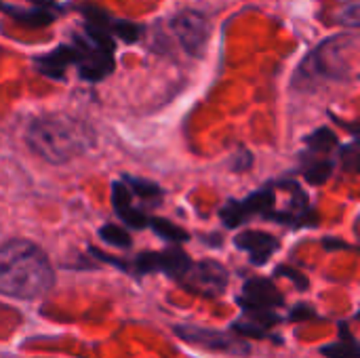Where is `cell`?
<instances>
[{"instance_id":"obj_1","label":"cell","mask_w":360,"mask_h":358,"mask_svg":"<svg viewBox=\"0 0 360 358\" xmlns=\"http://www.w3.org/2000/svg\"><path fill=\"white\" fill-rule=\"evenodd\" d=\"M55 283V274L46 253L21 238L2 245L0 251V291L17 300L42 298Z\"/></svg>"},{"instance_id":"obj_2","label":"cell","mask_w":360,"mask_h":358,"mask_svg":"<svg viewBox=\"0 0 360 358\" xmlns=\"http://www.w3.org/2000/svg\"><path fill=\"white\" fill-rule=\"evenodd\" d=\"M93 141L86 124L68 116H40L25 129L27 148L49 165H65Z\"/></svg>"},{"instance_id":"obj_3","label":"cell","mask_w":360,"mask_h":358,"mask_svg":"<svg viewBox=\"0 0 360 358\" xmlns=\"http://www.w3.org/2000/svg\"><path fill=\"white\" fill-rule=\"evenodd\" d=\"M342 38L323 42L314 53H310L297 68L293 84L297 89H312L323 80H340L346 74Z\"/></svg>"},{"instance_id":"obj_4","label":"cell","mask_w":360,"mask_h":358,"mask_svg":"<svg viewBox=\"0 0 360 358\" xmlns=\"http://www.w3.org/2000/svg\"><path fill=\"white\" fill-rule=\"evenodd\" d=\"M175 335L181 338L184 342H188L192 346H200L205 350L224 352L230 357H249L251 354V348L247 342H243L226 331L205 329V327H196V325H177Z\"/></svg>"},{"instance_id":"obj_5","label":"cell","mask_w":360,"mask_h":358,"mask_svg":"<svg viewBox=\"0 0 360 358\" xmlns=\"http://www.w3.org/2000/svg\"><path fill=\"white\" fill-rule=\"evenodd\" d=\"M171 30L177 36L181 49L188 55L198 57V55H202V51L207 46L209 34H211V21L200 11L186 8L171 17Z\"/></svg>"},{"instance_id":"obj_6","label":"cell","mask_w":360,"mask_h":358,"mask_svg":"<svg viewBox=\"0 0 360 358\" xmlns=\"http://www.w3.org/2000/svg\"><path fill=\"white\" fill-rule=\"evenodd\" d=\"M194 262L188 253H184L179 247H169L165 251H143L133 262V272L143 276L152 272H165L175 281H181L190 270Z\"/></svg>"},{"instance_id":"obj_7","label":"cell","mask_w":360,"mask_h":358,"mask_svg":"<svg viewBox=\"0 0 360 358\" xmlns=\"http://www.w3.org/2000/svg\"><path fill=\"white\" fill-rule=\"evenodd\" d=\"M274 203H276L274 188L268 186V188L247 196L245 200H228L219 209V217L226 228H236V226H243L251 215L268 217L274 211Z\"/></svg>"},{"instance_id":"obj_8","label":"cell","mask_w":360,"mask_h":358,"mask_svg":"<svg viewBox=\"0 0 360 358\" xmlns=\"http://www.w3.org/2000/svg\"><path fill=\"white\" fill-rule=\"evenodd\" d=\"M228 270L213 260H202L192 266V270L179 281L190 293L202 298H217L228 287Z\"/></svg>"},{"instance_id":"obj_9","label":"cell","mask_w":360,"mask_h":358,"mask_svg":"<svg viewBox=\"0 0 360 358\" xmlns=\"http://www.w3.org/2000/svg\"><path fill=\"white\" fill-rule=\"evenodd\" d=\"M74 42L80 49V61H78L80 78L97 82V80H103L105 76L112 74V70H114V49H105V46L95 44L86 34L84 36H74Z\"/></svg>"},{"instance_id":"obj_10","label":"cell","mask_w":360,"mask_h":358,"mask_svg":"<svg viewBox=\"0 0 360 358\" xmlns=\"http://www.w3.org/2000/svg\"><path fill=\"white\" fill-rule=\"evenodd\" d=\"M243 310H274L285 304L283 293L270 279H249L238 298Z\"/></svg>"},{"instance_id":"obj_11","label":"cell","mask_w":360,"mask_h":358,"mask_svg":"<svg viewBox=\"0 0 360 358\" xmlns=\"http://www.w3.org/2000/svg\"><path fill=\"white\" fill-rule=\"evenodd\" d=\"M234 245L243 251L249 253V260L251 264L255 266H264L281 247L278 238L268 234V232H259V230H247V232H240L236 238H234Z\"/></svg>"},{"instance_id":"obj_12","label":"cell","mask_w":360,"mask_h":358,"mask_svg":"<svg viewBox=\"0 0 360 358\" xmlns=\"http://www.w3.org/2000/svg\"><path fill=\"white\" fill-rule=\"evenodd\" d=\"M78 61H80V49L74 42V44H59L51 53L36 57L34 59V68L40 74H44V76H49L53 80H61L65 76V68L70 63L78 65Z\"/></svg>"},{"instance_id":"obj_13","label":"cell","mask_w":360,"mask_h":358,"mask_svg":"<svg viewBox=\"0 0 360 358\" xmlns=\"http://www.w3.org/2000/svg\"><path fill=\"white\" fill-rule=\"evenodd\" d=\"M131 190L122 184V181H114L112 184V205H114V211L116 215L131 228L135 230H141L146 226H150V219L139 211V209H133L131 205Z\"/></svg>"},{"instance_id":"obj_14","label":"cell","mask_w":360,"mask_h":358,"mask_svg":"<svg viewBox=\"0 0 360 358\" xmlns=\"http://www.w3.org/2000/svg\"><path fill=\"white\" fill-rule=\"evenodd\" d=\"M281 317L272 310H245V321H236L232 325V331L238 335H251L257 340L268 338V329L278 325Z\"/></svg>"},{"instance_id":"obj_15","label":"cell","mask_w":360,"mask_h":358,"mask_svg":"<svg viewBox=\"0 0 360 358\" xmlns=\"http://www.w3.org/2000/svg\"><path fill=\"white\" fill-rule=\"evenodd\" d=\"M4 13L13 17V21L30 25V27H44L55 21V13L51 6H36V8H13L11 4H4Z\"/></svg>"},{"instance_id":"obj_16","label":"cell","mask_w":360,"mask_h":358,"mask_svg":"<svg viewBox=\"0 0 360 358\" xmlns=\"http://www.w3.org/2000/svg\"><path fill=\"white\" fill-rule=\"evenodd\" d=\"M340 329H342V340L321 348V354L325 358H360V344L350 335L348 325L340 323Z\"/></svg>"},{"instance_id":"obj_17","label":"cell","mask_w":360,"mask_h":358,"mask_svg":"<svg viewBox=\"0 0 360 358\" xmlns=\"http://www.w3.org/2000/svg\"><path fill=\"white\" fill-rule=\"evenodd\" d=\"M333 160H327V158H316V156H312V154H308V162L304 165V177H306V181L308 184H312V186H321V184H325L329 177H331V173H333Z\"/></svg>"},{"instance_id":"obj_18","label":"cell","mask_w":360,"mask_h":358,"mask_svg":"<svg viewBox=\"0 0 360 358\" xmlns=\"http://www.w3.org/2000/svg\"><path fill=\"white\" fill-rule=\"evenodd\" d=\"M335 146H338V135L327 127H323L306 137V148H308V154H312V156L329 154Z\"/></svg>"},{"instance_id":"obj_19","label":"cell","mask_w":360,"mask_h":358,"mask_svg":"<svg viewBox=\"0 0 360 358\" xmlns=\"http://www.w3.org/2000/svg\"><path fill=\"white\" fill-rule=\"evenodd\" d=\"M150 226H152V230L160 236V238H165V241H169V243H188L190 241V234L184 230V228H179L177 224H173V222H169V219H162V217H152L150 219Z\"/></svg>"},{"instance_id":"obj_20","label":"cell","mask_w":360,"mask_h":358,"mask_svg":"<svg viewBox=\"0 0 360 358\" xmlns=\"http://www.w3.org/2000/svg\"><path fill=\"white\" fill-rule=\"evenodd\" d=\"M124 181L131 186V192L133 194H137L139 198H143V200H158L160 196H162V190H160V186L158 184H154V181H150V179H141V177H124Z\"/></svg>"},{"instance_id":"obj_21","label":"cell","mask_w":360,"mask_h":358,"mask_svg":"<svg viewBox=\"0 0 360 358\" xmlns=\"http://www.w3.org/2000/svg\"><path fill=\"white\" fill-rule=\"evenodd\" d=\"M99 238L112 247H120V249H129L131 247V236L127 230H122L116 224H105L99 228Z\"/></svg>"},{"instance_id":"obj_22","label":"cell","mask_w":360,"mask_h":358,"mask_svg":"<svg viewBox=\"0 0 360 358\" xmlns=\"http://www.w3.org/2000/svg\"><path fill=\"white\" fill-rule=\"evenodd\" d=\"M80 13L84 15V19H86L89 25H97V27H101V30L112 32L114 21H112V17H110L101 6H97V4H82V6H80Z\"/></svg>"},{"instance_id":"obj_23","label":"cell","mask_w":360,"mask_h":358,"mask_svg":"<svg viewBox=\"0 0 360 358\" xmlns=\"http://www.w3.org/2000/svg\"><path fill=\"white\" fill-rule=\"evenodd\" d=\"M112 34L118 36L122 42L133 44V42H137V40L143 36V27H141L139 23H135V21H124V19H122V21H114Z\"/></svg>"},{"instance_id":"obj_24","label":"cell","mask_w":360,"mask_h":358,"mask_svg":"<svg viewBox=\"0 0 360 358\" xmlns=\"http://www.w3.org/2000/svg\"><path fill=\"white\" fill-rule=\"evenodd\" d=\"M335 21L346 27H360V2H346L335 11Z\"/></svg>"},{"instance_id":"obj_25","label":"cell","mask_w":360,"mask_h":358,"mask_svg":"<svg viewBox=\"0 0 360 358\" xmlns=\"http://www.w3.org/2000/svg\"><path fill=\"white\" fill-rule=\"evenodd\" d=\"M340 160H342V167H344L346 171H350V173H360V141L352 143V146L342 148Z\"/></svg>"},{"instance_id":"obj_26","label":"cell","mask_w":360,"mask_h":358,"mask_svg":"<svg viewBox=\"0 0 360 358\" xmlns=\"http://www.w3.org/2000/svg\"><path fill=\"white\" fill-rule=\"evenodd\" d=\"M276 276H285V279L293 281V285H295L300 291H306V289L310 287V281L306 279V274H304V272H297V270L291 268V266H278V268H276Z\"/></svg>"},{"instance_id":"obj_27","label":"cell","mask_w":360,"mask_h":358,"mask_svg":"<svg viewBox=\"0 0 360 358\" xmlns=\"http://www.w3.org/2000/svg\"><path fill=\"white\" fill-rule=\"evenodd\" d=\"M310 319H316V310H314L312 306H306V304H300V306H295V308L289 312V321H293V323L310 321Z\"/></svg>"},{"instance_id":"obj_28","label":"cell","mask_w":360,"mask_h":358,"mask_svg":"<svg viewBox=\"0 0 360 358\" xmlns=\"http://www.w3.org/2000/svg\"><path fill=\"white\" fill-rule=\"evenodd\" d=\"M89 253L95 255V257L101 260V262H108V264H112V266L124 270V272H131V268L127 266V262H122V260H118V257H112V255H108V253H103V251H99V249H95V247H89Z\"/></svg>"},{"instance_id":"obj_29","label":"cell","mask_w":360,"mask_h":358,"mask_svg":"<svg viewBox=\"0 0 360 358\" xmlns=\"http://www.w3.org/2000/svg\"><path fill=\"white\" fill-rule=\"evenodd\" d=\"M251 165H253V156H251L249 152H240V154H236L232 169H234V171H238V173H243V171H247Z\"/></svg>"},{"instance_id":"obj_30","label":"cell","mask_w":360,"mask_h":358,"mask_svg":"<svg viewBox=\"0 0 360 358\" xmlns=\"http://www.w3.org/2000/svg\"><path fill=\"white\" fill-rule=\"evenodd\" d=\"M325 249H348V245L340 243V241H333V238H325Z\"/></svg>"},{"instance_id":"obj_31","label":"cell","mask_w":360,"mask_h":358,"mask_svg":"<svg viewBox=\"0 0 360 358\" xmlns=\"http://www.w3.org/2000/svg\"><path fill=\"white\" fill-rule=\"evenodd\" d=\"M344 127H346V129H348V131H350V133L356 137V141H360V124L359 122H354V124H348V122H344Z\"/></svg>"},{"instance_id":"obj_32","label":"cell","mask_w":360,"mask_h":358,"mask_svg":"<svg viewBox=\"0 0 360 358\" xmlns=\"http://www.w3.org/2000/svg\"><path fill=\"white\" fill-rule=\"evenodd\" d=\"M359 321H360V312H359Z\"/></svg>"}]
</instances>
